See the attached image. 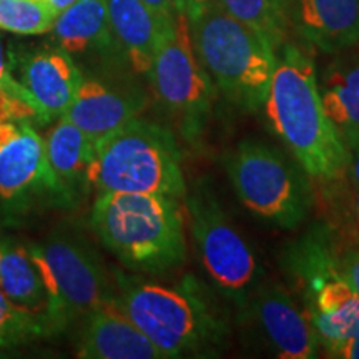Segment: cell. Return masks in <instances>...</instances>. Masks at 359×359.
<instances>
[{
	"mask_svg": "<svg viewBox=\"0 0 359 359\" xmlns=\"http://www.w3.org/2000/svg\"><path fill=\"white\" fill-rule=\"evenodd\" d=\"M115 302L165 358L213 356L230 339L222 303L193 276L161 283L115 271Z\"/></svg>",
	"mask_w": 359,
	"mask_h": 359,
	"instance_id": "obj_1",
	"label": "cell"
},
{
	"mask_svg": "<svg viewBox=\"0 0 359 359\" xmlns=\"http://www.w3.org/2000/svg\"><path fill=\"white\" fill-rule=\"evenodd\" d=\"M269 128L314 180L346 177L349 151L327 116L313 58L298 45L276 50V67L263 105Z\"/></svg>",
	"mask_w": 359,
	"mask_h": 359,
	"instance_id": "obj_2",
	"label": "cell"
},
{
	"mask_svg": "<svg viewBox=\"0 0 359 359\" xmlns=\"http://www.w3.org/2000/svg\"><path fill=\"white\" fill-rule=\"evenodd\" d=\"M92 228L120 263L138 273H165L187 258L180 200L154 193H98Z\"/></svg>",
	"mask_w": 359,
	"mask_h": 359,
	"instance_id": "obj_3",
	"label": "cell"
},
{
	"mask_svg": "<svg viewBox=\"0 0 359 359\" xmlns=\"http://www.w3.org/2000/svg\"><path fill=\"white\" fill-rule=\"evenodd\" d=\"M88 182L98 193H154L177 200L187 195L177 138L140 116L93 145Z\"/></svg>",
	"mask_w": 359,
	"mask_h": 359,
	"instance_id": "obj_4",
	"label": "cell"
},
{
	"mask_svg": "<svg viewBox=\"0 0 359 359\" xmlns=\"http://www.w3.org/2000/svg\"><path fill=\"white\" fill-rule=\"evenodd\" d=\"M188 24L196 57L218 92L238 109L262 110L276 67L275 48L217 2Z\"/></svg>",
	"mask_w": 359,
	"mask_h": 359,
	"instance_id": "obj_5",
	"label": "cell"
},
{
	"mask_svg": "<svg viewBox=\"0 0 359 359\" xmlns=\"http://www.w3.org/2000/svg\"><path fill=\"white\" fill-rule=\"evenodd\" d=\"M281 264L326 353L359 331V294L341 271L327 222L291 241Z\"/></svg>",
	"mask_w": 359,
	"mask_h": 359,
	"instance_id": "obj_6",
	"label": "cell"
},
{
	"mask_svg": "<svg viewBox=\"0 0 359 359\" xmlns=\"http://www.w3.org/2000/svg\"><path fill=\"white\" fill-rule=\"evenodd\" d=\"M224 168L236 196L259 222L296 230L311 212V177L271 143L246 138L226 155Z\"/></svg>",
	"mask_w": 359,
	"mask_h": 359,
	"instance_id": "obj_7",
	"label": "cell"
},
{
	"mask_svg": "<svg viewBox=\"0 0 359 359\" xmlns=\"http://www.w3.org/2000/svg\"><path fill=\"white\" fill-rule=\"evenodd\" d=\"M27 248L42 268L50 296L48 338L115 303V283H110L102 259L83 236L53 231L47 240Z\"/></svg>",
	"mask_w": 359,
	"mask_h": 359,
	"instance_id": "obj_8",
	"label": "cell"
},
{
	"mask_svg": "<svg viewBox=\"0 0 359 359\" xmlns=\"http://www.w3.org/2000/svg\"><path fill=\"white\" fill-rule=\"evenodd\" d=\"M185 201L201 266L215 291L241 314L263 281L258 259L205 182H196Z\"/></svg>",
	"mask_w": 359,
	"mask_h": 359,
	"instance_id": "obj_9",
	"label": "cell"
},
{
	"mask_svg": "<svg viewBox=\"0 0 359 359\" xmlns=\"http://www.w3.org/2000/svg\"><path fill=\"white\" fill-rule=\"evenodd\" d=\"M148 80L182 133L196 140L212 114L217 87L196 57L185 13L180 12L165 27Z\"/></svg>",
	"mask_w": 359,
	"mask_h": 359,
	"instance_id": "obj_10",
	"label": "cell"
},
{
	"mask_svg": "<svg viewBox=\"0 0 359 359\" xmlns=\"http://www.w3.org/2000/svg\"><path fill=\"white\" fill-rule=\"evenodd\" d=\"M240 318L255 326L278 358L311 359L320 353L321 341L306 311L276 283H259Z\"/></svg>",
	"mask_w": 359,
	"mask_h": 359,
	"instance_id": "obj_11",
	"label": "cell"
},
{
	"mask_svg": "<svg viewBox=\"0 0 359 359\" xmlns=\"http://www.w3.org/2000/svg\"><path fill=\"white\" fill-rule=\"evenodd\" d=\"M145 105V92L132 80L83 75L77 95L62 118L82 130L95 145L130 120L140 116Z\"/></svg>",
	"mask_w": 359,
	"mask_h": 359,
	"instance_id": "obj_12",
	"label": "cell"
},
{
	"mask_svg": "<svg viewBox=\"0 0 359 359\" xmlns=\"http://www.w3.org/2000/svg\"><path fill=\"white\" fill-rule=\"evenodd\" d=\"M55 185L48 167L45 138L27 120L0 123V198L15 203Z\"/></svg>",
	"mask_w": 359,
	"mask_h": 359,
	"instance_id": "obj_13",
	"label": "cell"
},
{
	"mask_svg": "<svg viewBox=\"0 0 359 359\" xmlns=\"http://www.w3.org/2000/svg\"><path fill=\"white\" fill-rule=\"evenodd\" d=\"M17 64V80L34 98L43 123L60 118L83 80L74 57L60 47H48L24 53Z\"/></svg>",
	"mask_w": 359,
	"mask_h": 359,
	"instance_id": "obj_14",
	"label": "cell"
},
{
	"mask_svg": "<svg viewBox=\"0 0 359 359\" xmlns=\"http://www.w3.org/2000/svg\"><path fill=\"white\" fill-rule=\"evenodd\" d=\"M50 32L57 47L74 58L127 65L111 32L107 0H77L57 17Z\"/></svg>",
	"mask_w": 359,
	"mask_h": 359,
	"instance_id": "obj_15",
	"label": "cell"
},
{
	"mask_svg": "<svg viewBox=\"0 0 359 359\" xmlns=\"http://www.w3.org/2000/svg\"><path fill=\"white\" fill-rule=\"evenodd\" d=\"M77 356L83 359H165L116 302L80 323Z\"/></svg>",
	"mask_w": 359,
	"mask_h": 359,
	"instance_id": "obj_16",
	"label": "cell"
},
{
	"mask_svg": "<svg viewBox=\"0 0 359 359\" xmlns=\"http://www.w3.org/2000/svg\"><path fill=\"white\" fill-rule=\"evenodd\" d=\"M291 27L327 55L359 45V0H293Z\"/></svg>",
	"mask_w": 359,
	"mask_h": 359,
	"instance_id": "obj_17",
	"label": "cell"
},
{
	"mask_svg": "<svg viewBox=\"0 0 359 359\" xmlns=\"http://www.w3.org/2000/svg\"><path fill=\"white\" fill-rule=\"evenodd\" d=\"M0 290L8 302L29 314L48 338L50 296L42 268L27 246L0 238Z\"/></svg>",
	"mask_w": 359,
	"mask_h": 359,
	"instance_id": "obj_18",
	"label": "cell"
},
{
	"mask_svg": "<svg viewBox=\"0 0 359 359\" xmlns=\"http://www.w3.org/2000/svg\"><path fill=\"white\" fill-rule=\"evenodd\" d=\"M107 8L130 72L148 77L161 34L172 20L160 19L142 0H107Z\"/></svg>",
	"mask_w": 359,
	"mask_h": 359,
	"instance_id": "obj_19",
	"label": "cell"
},
{
	"mask_svg": "<svg viewBox=\"0 0 359 359\" xmlns=\"http://www.w3.org/2000/svg\"><path fill=\"white\" fill-rule=\"evenodd\" d=\"M333 57L318 75V85L326 114L349 151L359 143V45Z\"/></svg>",
	"mask_w": 359,
	"mask_h": 359,
	"instance_id": "obj_20",
	"label": "cell"
},
{
	"mask_svg": "<svg viewBox=\"0 0 359 359\" xmlns=\"http://www.w3.org/2000/svg\"><path fill=\"white\" fill-rule=\"evenodd\" d=\"M45 150L55 185V198L65 205L75 203L90 187L88 167L93 143L82 130L60 116L45 137Z\"/></svg>",
	"mask_w": 359,
	"mask_h": 359,
	"instance_id": "obj_21",
	"label": "cell"
},
{
	"mask_svg": "<svg viewBox=\"0 0 359 359\" xmlns=\"http://www.w3.org/2000/svg\"><path fill=\"white\" fill-rule=\"evenodd\" d=\"M224 12L258 32L275 50L291 29L293 0H215Z\"/></svg>",
	"mask_w": 359,
	"mask_h": 359,
	"instance_id": "obj_22",
	"label": "cell"
},
{
	"mask_svg": "<svg viewBox=\"0 0 359 359\" xmlns=\"http://www.w3.org/2000/svg\"><path fill=\"white\" fill-rule=\"evenodd\" d=\"M57 13L40 0H0V29L17 35L50 32Z\"/></svg>",
	"mask_w": 359,
	"mask_h": 359,
	"instance_id": "obj_23",
	"label": "cell"
},
{
	"mask_svg": "<svg viewBox=\"0 0 359 359\" xmlns=\"http://www.w3.org/2000/svg\"><path fill=\"white\" fill-rule=\"evenodd\" d=\"M39 338H43L39 323L8 302L0 290V349L20 346Z\"/></svg>",
	"mask_w": 359,
	"mask_h": 359,
	"instance_id": "obj_24",
	"label": "cell"
},
{
	"mask_svg": "<svg viewBox=\"0 0 359 359\" xmlns=\"http://www.w3.org/2000/svg\"><path fill=\"white\" fill-rule=\"evenodd\" d=\"M336 193V200L331 201L334 205V219L331 218L333 222L327 223L336 235L359 245V187L351 183V190L341 188Z\"/></svg>",
	"mask_w": 359,
	"mask_h": 359,
	"instance_id": "obj_25",
	"label": "cell"
},
{
	"mask_svg": "<svg viewBox=\"0 0 359 359\" xmlns=\"http://www.w3.org/2000/svg\"><path fill=\"white\" fill-rule=\"evenodd\" d=\"M30 118L43 122L42 114L37 105L29 98L13 93L11 90L0 88V123L2 122H20Z\"/></svg>",
	"mask_w": 359,
	"mask_h": 359,
	"instance_id": "obj_26",
	"label": "cell"
},
{
	"mask_svg": "<svg viewBox=\"0 0 359 359\" xmlns=\"http://www.w3.org/2000/svg\"><path fill=\"white\" fill-rule=\"evenodd\" d=\"M331 230H333V228H331ZM333 235L336 258H338L341 271H343L344 278L349 281V285L353 286L354 291L359 294V245L338 236L334 230Z\"/></svg>",
	"mask_w": 359,
	"mask_h": 359,
	"instance_id": "obj_27",
	"label": "cell"
},
{
	"mask_svg": "<svg viewBox=\"0 0 359 359\" xmlns=\"http://www.w3.org/2000/svg\"><path fill=\"white\" fill-rule=\"evenodd\" d=\"M0 88L11 90V92L19 93V95L29 98V100L34 102V98L30 97V93L27 92L24 85H22L19 80L13 77V75H11V72H8V67H7V62H6V53H4V47H2V40H0ZM37 109H39V107H37Z\"/></svg>",
	"mask_w": 359,
	"mask_h": 359,
	"instance_id": "obj_28",
	"label": "cell"
},
{
	"mask_svg": "<svg viewBox=\"0 0 359 359\" xmlns=\"http://www.w3.org/2000/svg\"><path fill=\"white\" fill-rule=\"evenodd\" d=\"M326 354L330 358L338 359H359V331L341 341V343L336 344L334 348H331Z\"/></svg>",
	"mask_w": 359,
	"mask_h": 359,
	"instance_id": "obj_29",
	"label": "cell"
},
{
	"mask_svg": "<svg viewBox=\"0 0 359 359\" xmlns=\"http://www.w3.org/2000/svg\"><path fill=\"white\" fill-rule=\"evenodd\" d=\"M142 2L163 20H173L180 13L177 0H142Z\"/></svg>",
	"mask_w": 359,
	"mask_h": 359,
	"instance_id": "obj_30",
	"label": "cell"
},
{
	"mask_svg": "<svg viewBox=\"0 0 359 359\" xmlns=\"http://www.w3.org/2000/svg\"><path fill=\"white\" fill-rule=\"evenodd\" d=\"M180 12L187 15L188 20L196 19L200 13H203L210 6H213L215 0H177Z\"/></svg>",
	"mask_w": 359,
	"mask_h": 359,
	"instance_id": "obj_31",
	"label": "cell"
},
{
	"mask_svg": "<svg viewBox=\"0 0 359 359\" xmlns=\"http://www.w3.org/2000/svg\"><path fill=\"white\" fill-rule=\"evenodd\" d=\"M348 177L353 185L359 187V143L353 150H349V165H348Z\"/></svg>",
	"mask_w": 359,
	"mask_h": 359,
	"instance_id": "obj_32",
	"label": "cell"
},
{
	"mask_svg": "<svg viewBox=\"0 0 359 359\" xmlns=\"http://www.w3.org/2000/svg\"><path fill=\"white\" fill-rule=\"evenodd\" d=\"M40 2H43L45 6L50 8L52 12H55L57 15H60L62 12L67 11L72 4L77 2V0H40Z\"/></svg>",
	"mask_w": 359,
	"mask_h": 359,
	"instance_id": "obj_33",
	"label": "cell"
}]
</instances>
